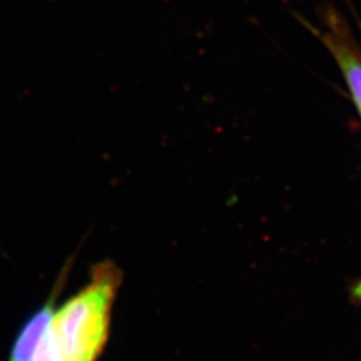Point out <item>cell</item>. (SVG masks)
<instances>
[{
    "label": "cell",
    "mask_w": 361,
    "mask_h": 361,
    "mask_svg": "<svg viewBox=\"0 0 361 361\" xmlns=\"http://www.w3.org/2000/svg\"><path fill=\"white\" fill-rule=\"evenodd\" d=\"M121 273L99 264L90 281L58 305L34 361H98L109 341Z\"/></svg>",
    "instance_id": "cell-1"
},
{
    "label": "cell",
    "mask_w": 361,
    "mask_h": 361,
    "mask_svg": "<svg viewBox=\"0 0 361 361\" xmlns=\"http://www.w3.org/2000/svg\"><path fill=\"white\" fill-rule=\"evenodd\" d=\"M65 281L66 276L65 279L62 277L59 280L47 301L20 326L13 338L7 361H34L39 344L51 323L52 316L58 307V298Z\"/></svg>",
    "instance_id": "cell-2"
},
{
    "label": "cell",
    "mask_w": 361,
    "mask_h": 361,
    "mask_svg": "<svg viewBox=\"0 0 361 361\" xmlns=\"http://www.w3.org/2000/svg\"><path fill=\"white\" fill-rule=\"evenodd\" d=\"M328 47L332 50L336 61L341 67L347 80L349 91L353 97L355 104L361 114V58L345 42L341 32L332 30L324 38Z\"/></svg>",
    "instance_id": "cell-3"
},
{
    "label": "cell",
    "mask_w": 361,
    "mask_h": 361,
    "mask_svg": "<svg viewBox=\"0 0 361 361\" xmlns=\"http://www.w3.org/2000/svg\"><path fill=\"white\" fill-rule=\"evenodd\" d=\"M352 295H353V297H355L357 301H361V281L353 288Z\"/></svg>",
    "instance_id": "cell-4"
}]
</instances>
